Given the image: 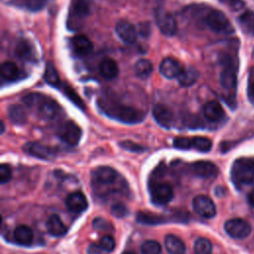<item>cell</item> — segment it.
Returning <instances> with one entry per match:
<instances>
[{
  "mask_svg": "<svg viewBox=\"0 0 254 254\" xmlns=\"http://www.w3.org/2000/svg\"><path fill=\"white\" fill-rule=\"evenodd\" d=\"M22 101L27 107L36 109L39 115L46 120L56 119L62 111L60 104L56 100L38 92L27 94Z\"/></svg>",
  "mask_w": 254,
  "mask_h": 254,
  "instance_id": "1",
  "label": "cell"
},
{
  "mask_svg": "<svg viewBox=\"0 0 254 254\" xmlns=\"http://www.w3.org/2000/svg\"><path fill=\"white\" fill-rule=\"evenodd\" d=\"M99 108L108 116L128 124L139 123L144 119V113L132 106L124 105L115 101H99Z\"/></svg>",
  "mask_w": 254,
  "mask_h": 254,
  "instance_id": "2",
  "label": "cell"
},
{
  "mask_svg": "<svg viewBox=\"0 0 254 254\" xmlns=\"http://www.w3.org/2000/svg\"><path fill=\"white\" fill-rule=\"evenodd\" d=\"M119 180L117 172L107 166H101L95 168L91 172V185L97 194L105 195L106 193L113 191L112 187Z\"/></svg>",
  "mask_w": 254,
  "mask_h": 254,
  "instance_id": "3",
  "label": "cell"
},
{
  "mask_svg": "<svg viewBox=\"0 0 254 254\" xmlns=\"http://www.w3.org/2000/svg\"><path fill=\"white\" fill-rule=\"evenodd\" d=\"M230 178L238 189L250 185L254 181V160L252 158L235 160L230 169Z\"/></svg>",
  "mask_w": 254,
  "mask_h": 254,
  "instance_id": "4",
  "label": "cell"
},
{
  "mask_svg": "<svg viewBox=\"0 0 254 254\" xmlns=\"http://www.w3.org/2000/svg\"><path fill=\"white\" fill-rule=\"evenodd\" d=\"M204 22L213 32L218 34H232L234 29L228 18L219 10L210 9L205 14Z\"/></svg>",
  "mask_w": 254,
  "mask_h": 254,
  "instance_id": "5",
  "label": "cell"
},
{
  "mask_svg": "<svg viewBox=\"0 0 254 254\" xmlns=\"http://www.w3.org/2000/svg\"><path fill=\"white\" fill-rule=\"evenodd\" d=\"M173 145L177 149H194L199 152H208L212 147V142L210 139L202 136L176 137L174 139Z\"/></svg>",
  "mask_w": 254,
  "mask_h": 254,
  "instance_id": "6",
  "label": "cell"
},
{
  "mask_svg": "<svg viewBox=\"0 0 254 254\" xmlns=\"http://www.w3.org/2000/svg\"><path fill=\"white\" fill-rule=\"evenodd\" d=\"M220 63L223 66L220 72L219 81L221 86L226 90H233L237 85L236 68L234 67V62L229 55H223L220 58Z\"/></svg>",
  "mask_w": 254,
  "mask_h": 254,
  "instance_id": "7",
  "label": "cell"
},
{
  "mask_svg": "<svg viewBox=\"0 0 254 254\" xmlns=\"http://www.w3.org/2000/svg\"><path fill=\"white\" fill-rule=\"evenodd\" d=\"M151 199L154 203L163 205L172 200L174 190L170 184L165 182H153L150 185Z\"/></svg>",
  "mask_w": 254,
  "mask_h": 254,
  "instance_id": "8",
  "label": "cell"
},
{
  "mask_svg": "<svg viewBox=\"0 0 254 254\" xmlns=\"http://www.w3.org/2000/svg\"><path fill=\"white\" fill-rule=\"evenodd\" d=\"M89 6L87 0H72L68 15V27L78 29L79 24L88 15Z\"/></svg>",
  "mask_w": 254,
  "mask_h": 254,
  "instance_id": "9",
  "label": "cell"
},
{
  "mask_svg": "<svg viewBox=\"0 0 254 254\" xmlns=\"http://www.w3.org/2000/svg\"><path fill=\"white\" fill-rule=\"evenodd\" d=\"M155 19L158 28L165 36H174L177 33L178 25L175 17L168 11L159 8L156 11Z\"/></svg>",
  "mask_w": 254,
  "mask_h": 254,
  "instance_id": "10",
  "label": "cell"
},
{
  "mask_svg": "<svg viewBox=\"0 0 254 254\" xmlns=\"http://www.w3.org/2000/svg\"><path fill=\"white\" fill-rule=\"evenodd\" d=\"M226 233L235 239H243L251 232V225L249 222L242 218H231L224 224Z\"/></svg>",
  "mask_w": 254,
  "mask_h": 254,
  "instance_id": "11",
  "label": "cell"
},
{
  "mask_svg": "<svg viewBox=\"0 0 254 254\" xmlns=\"http://www.w3.org/2000/svg\"><path fill=\"white\" fill-rule=\"evenodd\" d=\"M57 134L65 144L75 146L80 140L81 130L73 121H66L59 127Z\"/></svg>",
  "mask_w": 254,
  "mask_h": 254,
  "instance_id": "12",
  "label": "cell"
},
{
  "mask_svg": "<svg viewBox=\"0 0 254 254\" xmlns=\"http://www.w3.org/2000/svg\"><path fill=\"white\" fill-rule=\"evenodd\" d=\"M193 210L204 218H211L216 213V207L210 197L204 194L197 195L192 200Z\"/></svg>",
  "mask_w": 254,
  "mask_h": 254,
  "instance_id": "13",
  "label": "cell"
},
{
  "mask_svg": "<svg viewBox=\"0 0 254 254\" xmlns=\"http://www.w3.org/2000/svg\"><path fill=\"white\" fill-rule=\"evenodd\" d=\"M190 171L201 179H213L218 175V168L209 161H197L190 166Z\"/></svg>",
  "mask_w": 254,
  "mask_h": 254,
  "instance_id": "14",
  "label": "cell"
},
{
  "mask_svg": "<svg viewBox=\"0 0 254 254\" xmlns=\"http://www.w3.org/2000/svg\"><path fill=\"white\" fill-rule=\"evenodd\" d=\"M23 150L31 156L43 160H49L56 156V151L52 147L43 145L39 142H29L23 146Z\"/></svg>",
  "mask_w": 254,
  "mask_h": 254,
  "instance_id": "15",
  "label": "cell"
},
{
  "mask_svg": "<svg viewBox=\"0 0 254 254\" xmlns=\"http://www.w3.org/2000/svg\"><path fill=\"white\" fill-rule=\"evenodd\" d=\"M65 205L70 211L79 213L87 208L88 203L85 195L82 192L73 191L66 196Z\"/></svg>",
  "mask_w": 254,
  "mask_h": 254,
  "instance_id": "16",
  "label": "cell"
},
{
  "mask_svg": "<svg viewBox=\"0 0 254 254\" xmlns=\"http://www.w3.org/2000/svg\"><path fill=\"white\" fill-rule=\"evenodd\" d=\"M116 33L118 37L127 44H133L137 39V31L135 27L128 21H119L116 25Z\"/></svg>",
  "mask_w": 254,
  "mask_h": 254,
  "instance_id": "17",
  "label": "cell"
},
{
  "mask_svg": "<svg viewBox=\"0 0 254 254\" xmlns=\"http://www.w3.org/2000/svg\"><path fill=\"white\" fill-rule=\"evenodd\" d=\"M153 117L164 128H170L173 123V112L163 104H157L153 107Z\"/></svg>",
  "mask_w": 254,
  "mask_h": 254,
  "instance_id": "18",
  "label": "cell"
},
{
  "mask_svg": "<svg viewBox=\"0 0 254 254\" xmlns=\"http://www.w3.org/2000/svg\"><path fill=\"white\" fill-rule=\"evenodd\" d=\"M182 68L183 67L181 66L180 63L173 58L164 59L160 64V67H159L162 75H164L167 78L178 77Z\"/></svg>",
  "mask_w": 254,
  "mask_h": 254,
  "instance_id": "19",
  "label": "cell"
},
{
  "mask_svg": "<svg viewBox=\"0 0 254 254\" xmlns=\"http://www.w3.org/2000/svg\"><path fill=\"white\" fill-rule=\"evenodd\" d=\"M203 115L210 122H218L224 117V110L215 100L208 101L203 107Z\"/></svg>",
  "mask_w": 254,
  "mask_h": 254,
  "instance_id": "20",
  "label": "cell"
},
{
  "mask_svg": "<svg viewBox=\"0 0 254 254\" xmlns=\"http://www.w3.org/2000/svg\"><path fill=\"white\" fill-rule=\"evenodd\" d=\"M71 46L74 53L78 56H86L93 49L91 41L84 35L74 36L71 39Z\"/></svg>",
  "mask_w": 254,
  "mask_h": 254,
  "instance_id": "21",
  "label": "cell"
},
{
  "mask_svg": "<svg viewBox=\"0 0 254 254\" xmlns=\"http://www.w3.org/2000/svg\"><path fill=\"white\" fill-rule=\"evenodd\" d=\"M46 227L48 232L52 236H56V237L63 236L66 232V226L62 221L61 217L57 214H52L49 216L46 222Z\"/></svg>",
  "mask_w": 254,
  "mask_h": 254,
  "instance_id": "22",
  "label": "cell"
},
{
  "mask_svg": "<svg viewBox=\"0 0 254 254\" xmlns=\"http://www.w3.org/2000/svg\"><path fill=\"white\" fill-rule=\"evenodd\" d=\"M165 246L169 254H186V244L178 236L169 234L165 238Z\"/></svg>",
  "mask_w": 254,
  "mask_h": 254,
  "instance_id": "23",
  "label": "cell"
},
{
  "mask_svg": "<svg viewBox=\"0 0 254 254\" xmlns=\"http://www.w3.org/2000/svg\"><path fill=\"white\" fill-rule=\"evenodd\" d=\"M33 231L27 225L17 226L13 233L14 241L19 245H30L33 241Z\"/></svg>",
  "mask_w": 254,
  "mask_h": 254,
  "instance_id": "24",
  "label": "cell"
},
{
  "mask_svg": "<svg viewBox=\"0 0 254 254\" xmlns=\"http://www.w3.org/2000/svg\"><path fill=\"white\" fill-rule=\"evenodd\" d=\"M100 74L106 79H113L118 74V65L113 59L105 58L102 60L99 65Z\"/></svg>",
  "mask_w": 254,
  "mask_h": 254,
  "instance_id": "25",
  "label": "cell"
},
{
  "mask_svg": "<svg viewBox=\"0 0 254 254\" xmlns=\"http://www.w3.org/2000/svg\"><path fill=\"white\" fill-rule=\"evenodd\" d=\"M198 78V71L193 66L183 67L178 75V81L182 86H190Z\"/></svg>",
  "mask_w": 254,
  "mask_h": 254,
  "instance_id": "26",
  "label": "cell"
},
{
  "mask_svg": "<svg viewBox=\"0 0 254 254\" xmlns=\"http://www.w3.org/2000/svg\"><path fill=\"white\" fill-rule=\"evenodd\" d=\"M8 116L10 120L15 124H24L27 120V115L23 106L14 104L8 109Z\"/></svg>",
  "mask_w": 254,
  "mask_h": 254,
  "instance_id": "27",
  "label": "cell"
},
{
  "mask_svg": "<svg viewBox=\"0 0 254 254\" xmlns=\"http://www.w3.org/2000/svg\"><path fill=\"white\" fill-rule=\"evenodd\" d=\"M1 76L6 80H14L19 76V68L13 62L7 61L1 64Z\"/></svg>",
  "mask_w": 254,
  "mask_h": 254,
  "instance_id": "28",
  "label": "cell"
},
{
  "mask_svg": "<svg viewBox=\"0 0 254 254\" xmlns=\"http://www.w3.org/2000/svg\"><path fill=\"white\" fill-rule=\"evenodd\" d=\"M153 71V64L146 59H141L135 64V72L141 78H147Z\"/></svg>",
  "mask_w": 254,
  "mask_h": 254,
  "instance_id": "29",
  "label": "cell"
},
{
  "mask_svg": "<svg viewBox=\"0 0 254 254\" xmlns=\"http://www.w3.org/2000/svg\"><path fill=\"white\" fill-rule=\"evenodd\" d=\"M239 23L247 33L254 36V12H244L239 18Z\"/></svg>",
  "mask_w": 254,
  "mask_h": 254,
  "instance_id": "30",
  "label": "cell"
},
{
  "mask_svg": "<svg viewBox=\"0 0 254 254\" xmlns=\"http://www.w3.org/2000/svg\"><path fill=\"white\" fill-rule=\"evenodd\" d=\"M44 79L53 86H59L60 85V77L58 74V71L56 67L51 64H47L45 73H44Z\"/></svg>",
  "mask_w": 254,
  "mask_h": 254,
  "instance_id": "31",
  "label": "cell"
},
{
  "mask_svg": "<svg viewBox=\"0 0 254 254\" xmlns=\"http://www.w3.org/2000/svg\"><path fill=\"white\" fill-rule=\"evenodd\" d=\"M11 3L31 11L40 10L44 6V0H12Z\"/></svg>",
  "mask_w": 254,
  "mask_h": 254,
  "instance_id": "32",
  "label": "cell"
},
{
  "mask_svg": "<svg viewBox=\"0 0 254 254\" xmlns=\"http://www.w3.org/2000/svg\"><path fill=\"white\" fill-rule=\"evenodd\" d=\"M193 249L195 254H211L212 245L208 239L200 237L195 240Z\"/></svg>",
  "mask_w": 254,
  "mask_h": 254,
  "instance_id": "33",
  "label": "cell"
},
{
  "mask_svg": "<svg viewBox=\"0 0 254 254\" xmlns=\"http://www.w3.org/2000/svg\"><path fill=\"white\" fill-rule=\"evenodd\" d=\"M161 245L156 240H146L141 245L142 254H161Z\"/></svg>",
  "mask_w": 254,
  "mask_h": 254,
  "instance_id": "34",
  "label": "cell"
},
{
  "mask_svg": "<svg viewBox=\"0 0 254 254\" xmlns=\"http://www.w3.org/2000/svg\"><path fill=\"white\" fill-rule=\"evenodd\" d=\"M63 92H64V94L68 97V99L71 100L75 105H77L80 108L84 107L83 101L81 100L79 95L74 91V89L71 86H69L67 84H63Z\"/></svg>",
  "mask_w": 254,
  "mask_h": 254,
  "instance_id": "35",
  "label": "cell"
},
{
  "mask_svg": "<svg viewBox=\"0 0 254 254\" xmlns=\"http://www.w3.org/2000/svg\"><path fill=\"white\" fill-rule=\"evenodd\" d=\"M16 54L21 59H28V58H30L31 54H32V50H31L30 44L27 41L19 42L17 47H16Z\"/></svg>",
  "mask_w": 254,
  "mask_h": 254,
  "instance_id": "36",
  "label": "cell"
},
{
  "mask_svg": "<svg viewBox=\"0 0 254 254\" xmlns=\"http://www.w3.org/2000/svg\"><path fill=\"white\" fill-rule=\"evenodd\" d=\"M99 245L103 251L111 252L115 248V240L111 235H104L100 239Z\"/></svg>",
  "mask_w": 254,
  "mask_h": 254,
  "instance_id": "37",
  "label": "cell"
},
{
  "mask_svg": "<svg viewBox=\"0 0 254 254\" xmlns=\"http://www.w3.org/2000/svg\"><path fill=\"white\" fill-rule=\"evenodd\" d=\"M12 178V170L9 165L2 164L0 166V183L1 185H4L8 183Z\"/></svg>",
  "mask_w": 254,
  "mask_h": 254,
  "instance_id": "38",
  "label": "cell"
},
{
  "mask_svg": "<svg viewBox=\"0 0 254 254\" xmlns=\"http://www.w3.org/2000/svg\"><path fill=\"white\" fill-rule=\"evenodd\" d=\"M219 2L232 11H239L245 6L243 0H219Z\"/></svg>",
  "mask_w": 254,
  "mask_h": 254,
  "instance_id": "39",
  "label": "cell"
},
{
  "mask_svg": "<svg viewBox=\"0 0 254 254\" xmlns=\"http://www.w3.org/2000/svg\"><path fill=\"white\" fill-rule=\"evenodd\" d=\"M119 145L121 146V148L127 150V151H130V152H135V153H138V152H142L144 150V148L139 145V144H136L132 141H129V140H126V141H122L119 143Z\"/></svg>",
  "mask_w": 254,
  "mask_h": 254,
  "instance_id": "40",
  "label": "cell"
},
{
  "mask_svg": "<svg viewBox=\"0 0 254 254\" xmlns=\"http://www.w3.org/2000/svg\"><path fill=\"white\" fill-rule=\"evenodd\" d=\"M111 213L115 217L121 218V217H124L127 214V208H126V206L123 203L117 202V203H114L111 206Z\"/></svg>",
  "mask_w": 254,
  "mask_h": 254,
  "instance_id": "41",
  "label": "cell"
},
{
  "mask_svg": "<svg viewBox=\"0 0 254 254\" xmlns=\"http://www.w3.org/2000/svg\"><path fill=\"white\" fill-rule=\"evenodd\" d=\"M93 226L94 228L100 230V231H109L112 227V225L107 221L105 220L104 218H101V217H97L93 220Z\"/></svg>",
  "mask_w": 254,
  "mask_h": 254,
  "instance_id": "42",
  "label": "cell"
},
{
  "mask_svg": "<svg viewBox=\"0 0 254 254\" xmlns=\"http://www.w3.org/2000/svg\"><path fill=\"white\" fill-rule=\"evenodd\" d=\"M102 248L97 244H90L87 248V254H101Z\"/></svg>",
  "mask_w": 254,
  "mask_h": 254,
  "instance_id": "43",
  "label": "cell"
},
{
  "mask_svg": "<svg viewBox=\"0 0 254 254\" xmlns=\"http://www.w3.org/2000/svg\"><path fill=\"white\" fill-rule=\"evenodd\" d=\"M248 202L254 207V190H252L248 194Z\"/></svg>",
  "mask_w": 254,
  "mask_h": 254,
  "instance_id": "44",
  "label": "cell"
},
{
  "mask_svg": "<svg viewBox=\"0 0 254 254\" xmlns=\"http://www.w3.org/2000/svg\"><path fill=\"white\" fill-rule=\"evenodd\" d=\"M249 96L254 100V81L249 86Z\"/></svg>",
  "mask_w": 254,
  "mask_h": 254,
  "instance_id": "45",
  "label": "cell"
},
{
  "mask_svg": "<svg viewBox=\"0 0 254 254\" xmlns=\"http://www.w3.org/2000/svg\"><path fill=\"white\" fill-rule=\"evenodd\" d=\"M1 133H3L4 132V123L3 122H1Z\"/></svg>",
  "mask_w": 254,
  "mask_h": 254,
  "instance_id": "46",
  "label": "cell"
},
{
  "mask_svg": "<svg viewBox=\"0 0 254 254\" xmlns=\"http://www.w3.org/2000/svg\"><path fill=\"white\" fill-rule=\"evenodd\" d=\"M123 254H135V253H133V252H124Z\"/></svg>",
  "mask_w": 254,
  "mask_h": 254,
  "instance_id": "47",
  "label": "cell"
}]
</instances>
